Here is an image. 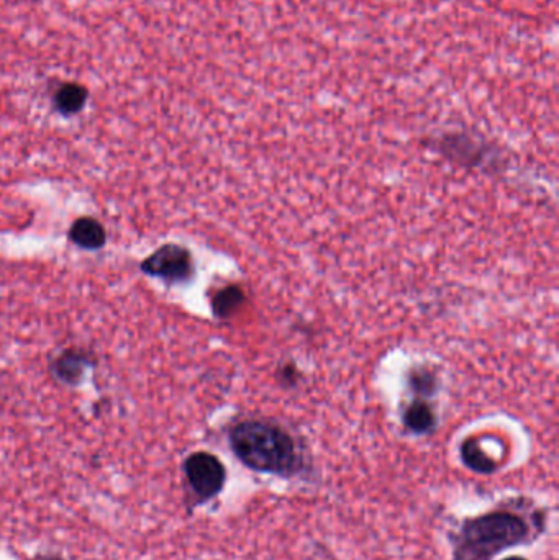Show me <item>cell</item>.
<instances>
[{"label":"cell","mask_w":559,"mask_h":560,"mask_svg":"<svg viewBox=\"0 0 559 560\" xmlns=\"http://www.w3.org/2000/svg\"><path fill=\"white\" fill-rule=\"evenodd\" d=\"M35 560H63L60 556H55V554H48V556H38Z\"/></svg>","instance_id":"12"},{"label":"cell","mask_w":559,"mask_h":560,"mask_svg":"<svg viewBox=\"0 0 559 560\" xmlns=\"http://www.w3.org/2000/svg\"><path fill=\"white\" fill-rule=\"evenodd\" d=\"M410 389L414 390L417 395L428 397L433 392H437L438 380L437 375L428 369H415L409 375Z\"/></svg>","instance_id":"11"},{"label":"cell","mask_w":559,"mask_h":560,"mask_svg":"<svg viewBox=\"0 0 559 560\" xmlns=\"http://www.w3.org/2000/svg\"><path fill=\"white\" fill-rule=\"evenodd\" d=\"M404 423L410 431L417 434L432 433L437 426V416L432 407L422 400H415L404 413Z\"/></svg>","instance_id":"6"},{"label":"cell","mask_w":559,"mask_h":560,"mask_svg":"<svg viewBox=\"0 0 559 560\" xmlns=\"http://www.w3.org/2000/svg\"><path fill=\"white\" fill-rule=\"evenodd\" d=\"M230 446L250 469L278 475L296 472V443L279 426L266 421H241L230 431Z\"/></svg>","instance_id":"1"},{"label":"cell","mask_w":559,"mask_h":560,"mask_svg":"<svg viewBox=\"0 0 559 560\" xmlns=\"http://www.w3.org/2000/svg\"><path fill=\"white\" fill-rule=\"evenodd\" d=\"M461 457H463L464 464L474 472L491 474L496 469V462L492 461L491 457L482 451L478 439L471 438L464 441L463 446H461Z\"/></svg>","instance_id":"8"},{"label":"cell","mask_w":559,"mask_h":560,"mask_svg":"<svg viewBox=\"0 0 559 560\" xmlns=\"http://www.w3.org/2000/svg\"><path fill=\"white\" fill-rule=\"evenodd\" d=\"M87 91L79 84H63V86L56 89L55 105L58 112L63 115H74V113L81 112L82 107L86 104Z\"/></svg>","instance_id":"7"},{"label":"cell","mask_w":559,"mask_h":560,"mask_svg":"<svg viewBox=\"0 0 559 560\" xmlns=\"http://www.w3.org/2000/svg\"><path fill=\"white\" fill-rule=\"evenodd\" d=\"M141 271L166 282H187L194 276V261L186 248L178 244H164L150 258L141 262Z\"/></svg>","instance_id":"4"},{"label":"cell","mask_w":559,"mask_h":560,"mask_svg":"<svg viewBox=\"0 0 559 560\" xmlns=\"http://www.w3.org/2000/svg\"><path fill=\"white\" fill-rule=\"evenodd\" d=\"M245 302V295L235 285L225 287V289L217 292L212 302L214 313L219 318H228L232 313L237 312L238 308Z\"/></svg>","instance_id":"9"},{"label":"cell","mask_w":559,"mask_h":560,"mask_svg":"<svg viewBox=\"0 0 559 560\" xmlns=\"http://www.w3.org/2000/svg\"><path fill=\"white\" fill-rule=\"evenodd\" d=\"M69 238H71L74 244H78L81 248L89 249V251L100 249L105 244L104 226L100 225L96 220H92V218H79L71 226Z\"/></svg>","instance_id":"5"},{"label":"cell","mask_w":559,"mask_h":560,"mask_svg":"<svg viewBox=\"0 0 559 560\" xmlns=\"http://www.w3.org/2000/svg\"><path fill=\"white\" fill-rule=\"evenodd\" d=\"M530 538V526L510 511H492L463 524L455 541V560H491Z\"/></svg>","instance_id":"2"},{"label":"cell","mask_w":559,"mask_h":560,"mask_svg":"<svg viewBox=\"0 0 559 560\" xmlns=\"http://www.w3.org/2000/svg\"><path fill=\"white\" fill-rule=\"evenodd\" d=\"M184 474L197 503L210 502L217 497L227 480L222 461L210 452H194L187 457Z\"/></svg>","instance_id":"3"},{"label":"cell","mask_w":559,"mask_h":560,"mask_svg":"<svg viewBox=\"0 0 559 560\" xmlns=\"http://www.w3.org/2000/svg\"><path fill=\"white\" fill-rule=\"evenodd\" d=\"M505 560H525V559H522V557H509V559H505Z\"/></svg>","instance_id":"13"},{"label":"cell","mask_w":559,"mask_h":560,"mask_svg":"<svg viewBox=\"0 0 559 560\" xmlns=\"http://www.w3.org/2000/svg\"><path fill=\"white\" fill-rule=\"evenodd\" d=\"M84 359L79 354L69 353L56 362V372L64 382H78L84 369Z\"/></svg>","instance_id":"10"}]
</instances>
